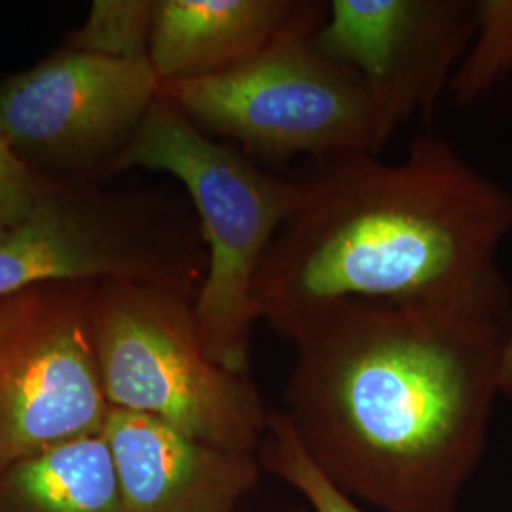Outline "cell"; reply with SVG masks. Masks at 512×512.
<instances>
[{
    "label": "cell",
    "mask_w": 512,
    "mask_h": 512,
    "mask_svg": "<svg viewBox=\"0 0 512 512\" xmlns=\"http://www.w3.org/2000/svg\"><path fill=\"white\" fill-rule=\"evenodd\" d=\"M325 16L224 73L167 82L160 92L207 135L255 158L376 154L382 143L361 76L315 42Z\"/></svg>",
    "instance_id": "5"
},
{
    "label": "cell",
    "mask_w": 512,
    "mask_h": 512,
    "mask_svg": "<svg viewBox=\"0 0 512 512\" xmlns=\"http://www.w3.org/2000/svg\"><path fill=\"white\" fill-rule=\"evenodd\" d=\"M194 296L164 285L99 281L88 306L107 401L207 444L256 454L270 410L249 374L207 355Z\"/></svg>",
    "instance_id": "4"
},
{
    "label": "cell",
    "mask_w": 512,
    "mask_h": 512,
    "mask_svg": "<svg viewBox=\"0 0 512 512\" xmlns=\"http://www.w3.org/2000/svg\"><path fill=\"white\" fill-rule=\"evenodd\" d=\"M476 31L469 0H330L315 42L361 76L380 143L448 92Z\"/></svg>",
    "instance_id": "8"
},
{
    "label": "cell",
    "mask_w": 512,
    "mask_h": 512,
    "mask_svg": "<svg viewBox=\"0 0 512 512\" xmlns=\"http://www.w3.org/2000/svg\"><path fill=\"white\" fill-rule=\"evenodd\" d=\"M0 512H126L103 435L23 459L0 476Z\"/></svg>",
    "instance_id": "12"
},
{
    "label": "cell",
    "mask_w": 512,
    "mask_h": 512,
    "mask_svg": "<svg viewBox=\"0 0 512 512\" xmlns=\"http://www.w3.org/2000/svg\"><path fill=\"white\" fill-rule=\"evenodd\" d=\"M256 275V321L279 336L336 302L450 304L505 277L512 192L446 139L425 135L399 162L323 158Z\"/></svg>",
    "instance_id": "2"
},
{
    "label": "cell",
    "mask_w": 512,
    "mask_h": 512,
    "mask_svg": "<svg viewBox=\"0 0 512 512\" xmlns=\"http://www.w3.org/2000/svg\"><path fill=\"white\" fill-rule=\"evenodd\" d=\"M325 14L317 0H160L148 59L162 84L224 73Z\"/></svg>",
    "instance_id": "11"
},
{
    "label": "cell",
    "mask_w": 512,
    "mask_h": 512,
    "mask_svg": "<svg viewBox=\"0 0 512 512\" xmlns=\"http://www.w3.org/2000/svg\"><path fill=\"white\" fill-rule=\"evenodd\" d=\"M44 294L46 289L37 287L25 293L0 298V346L35 311Z\"/></svg>",
    "instance_id": "17"
},
{
    "label": "cell",
    "mask_w": 512,
    "mask_h": 512,
    "mask_svg": "<svg viewBox=\"0 0 512 512\" xmlns=\"http://www.w3.org/2000/svg\"><path fill=\"white\" fill-rule=\"evenodd\" d=\"M114 167L164 171L186 188L207 247L194 296L203 348L222 368L249 374L256 275L277 232L304 200V181L277 177L245 152L215 141L162 92Z\"/></svg>",
    "instance_id": "3"
},
{
    "label": "cell",
    "mask_w": 512,
    "mask_h": 512,
    "mask_svg": "<svg viewBox=\"0 0 512 512\" xmlns=\"http://www.w3.org/2000/svg\"><path fill=\"white\" fill-rule=\"evenodd\" d=\"M154 12L152 0H95L74 35L73 50L126 61L148 59Z\"/></svg>",
    "instance_id": "15"
},
{
    "label": "cell",
    "mask_w": 512,
    "mask_h": 512,
    "mask_svg": "<svg viewBox=\"0 0 512 512\" xmlns=\"http://www.w3.org/2000/svg\"><path fill=\"white\" fill-rule=\"evenodd\" d=\"M512 73V0L476 2V31L448 93L458 105L475 103Z\"/></svg>",
    "instance_id": "13"
},
{
    "label": "cell",
    "mask_w": 512,
    "mask_h": 512,
    "mask_svg": "<svg viewBox=\"0 0 512 512\" xmlns=\"http://www.w3.org/2000/svg\"><path fill=\"white\" fill-rule=\"evenodd\" d=\"M256 456L264 469L304 497L311 512H366L317 469L281 410H270Z\"/></svg>",
    "instance_id": "14"
},
{
    "label": "cell",
    "mask_w": 512,
    "mask_h": 512,
    "mask_svg": "<svg viewBox=\"0 0 512 512\" xmlns=\"http://www.w3.org/2000/svg\"><path fill=\"white\" fill-rule=\"evenodd\" d=\"M160 88L150 59L71 50L0 88V131L19 156L88 160L126 147Z\"/></svg>",
    "instance_id": "9"
},
{
    "label": "cell",
    "mask_w": 512,
    "mask_h": 512,
    "mask_svg": "<svg viewBox=\"0 0 512 512\" xmlns=\"http://www.w3.org/2000/svg\"><path fill=\"white\" fill-rule=\"evenodd\" d=\"M103 437L126 512H236L262 467L256 454L213 446L112 406Z\"/></svg>",
    "instance_id": "10"
},
{
    "label": "cell",
    "mask_w": 512,
    "mask_h": 512,
    "mask_svg": "<svg viewBox=\"0 0 512 512\" xmlns=\"http://www.w3.org/2000/svg\"><path fill=\"white\" fill-rule=\"evenodd\" d=\"M205 266L183 220L50 186L25 219L0 230V298L57 281H135L196 293Z\"/></svg>",
    "instance_id": "6"
},
{
    "label": "cell",
    "mask_w": 512,
    "mask_h": 512,
    "mask_svg": "<svg viewBox=\"0 0 512 512\" xmlns=\"http://www.w3.org/2000/svg\"><path fill=\"white\" fill-rule=\"evenodd\" d=\"M46 190L0 131V230L25 219Z\"/></svg>",
    "instance_id": "16"
},
{
    "label": "cell",
    "mask_w": 512,
    "mask_h": 512,
    "mask_svg": "<svg viewBox=\"0 0 512 512\" xmlns=\"http://www.w3.org/2000/svg\"><path fill=\"white\" fill-rule=\"evenodd\" d=\"M293 512H310V511H304V509H296V511Z\"/></svg>",
    "instance_id": "18"
},
{
    "label": "cell",
    "mask_w": 512,
    "mask_h": 512,
    "mask_svg": "<svg viewBox=\"0 0 512 512\" xmlns=\"http://www.w3.org/2000/svg\"><path fill=\"white\" fill-rule=\"evenodd\" d=\"M90 296L46 291L0 346V476L55 446L103 435L105 395Z\"/></svg>",
    "instance_id": "7"
},
{
    "label": "cell",
    "mask_w": 512,
    "mask_h": 512,
    "mask_svg": "<svg viewBox=\"0 0 512 512\" xmlns=\"http://www.w3.org/2000/svg\"><path fill=\"white\" fill-rule=\"evenodd\" d=\"M283 338L296 359L281 412L340 492L384 512H458L512 344L505 277L450 304L336 302Z\"/></svg>",
    "instance_id": "1"
}]
</instances>
